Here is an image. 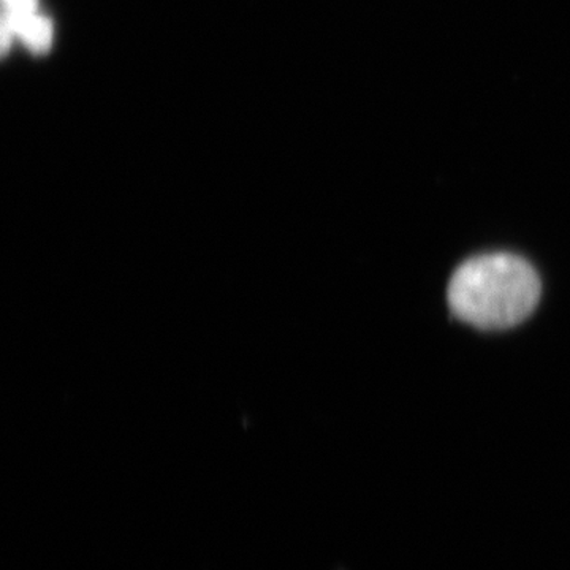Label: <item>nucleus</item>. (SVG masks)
I'll list each match as a JSON object with an SVG mask.
<instances>
[{
  "instance_id": "2",
  "label": "nucleus",
  "mask_w": 570,
  "mask_h": 570,
  "mask_svg": "<svg viewBox=\"0 0 570 570\" xmlns=\"http://www.w3.org/2000/svg\"><path fill=\"white\" fill-rule=\"evenodd\" d=\"M0 39L3 55L14 39H20L36 55L50 50L52 22L40 13L39 0H2Z\"/></svg>"
},
{
  "instance_id": "1",
  "label": "nucleus",
  "mask_w": 570,
  "mask_h": 570,
  "mask_svg": "<svg viewBox=\"0 0 570 570\" xmlns=\"http://www.w3.org/2000/svg\"><path fill=\"white\" fill-rule=\"evenodd\" d=\"M542 284L534 266L515 254L469 258L449 284V305L456 317L480 330L520 325L539 305Z\"/></svg>"
}]
</instances>
